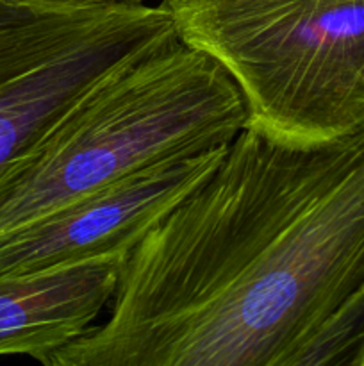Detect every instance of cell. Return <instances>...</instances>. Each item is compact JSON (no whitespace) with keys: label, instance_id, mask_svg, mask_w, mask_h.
Masks as SVG:
<instances>
[{"label":"cell","instance_id":"1","mask_svg":"<svg viewBox=\"0 0 364 366\" xmlns=\"http://www.w3.org/2000/svg\"><path fill=\"white\" fill-rule=\"evenodd\" d=\"M45 366H364V129L246 124L127 254L111 315Z\"/></svg>","mask_w":364,"mask_h":366},{"label":"cell","instance_id":"2","mask_svg":"<svg viewBox=\"0 0 364 366\" xmlns=\"http://www.w3.org/2000/svg\"><path fill=\"white\" fill-rule=\"evenodd\" d=\"M248 122L231 75L171 31L89 86L0 181V238L139 170L228 145Z\"/></svg>","mask_w":364,"mask_h":366},{"label":"cell","instance_id":"3","mask_svg":"<svg viewBox=\"0 0 364 366\" xmlns=\"http://www.w3.org/2000/svg\"><path fill=\"white\" fill-rule=\"evenodd\" d=\"M238 84L248 122L302 143L364 129V0H161Z\"/></svg>","mask_w":364,"mask_h":366},{"label":"cell","instance_id":"4","mask_svg":"<svg viewBox=\"0 0 364 366\" xmlns=\"http://www.w3.org/2000/svg\"><path fill=\"white\" fill-rule=\"evenodd\" d=\"M171 31L161 4L50 11L0 0V181L89 86Z\"/></svg>","mask_w":364,"mask_h":366},{"label":"cell","instance_id":"5","mask_svg":"<svg viewBox=\"0 0 364 366\" xmlns=\"http://www.w3.org/2000/svg\"><path fill=\"white\" fill-rule=\"evenodd\" d=\"M227 145L164 161L88 193L0 238V274L128 254L223 159Z\"/></svg>","mask_w":364,"mask_h":366},{"label":"cell","instance_id":"6","mask_svg":"<svg viewBox=\"0 0 364 366\" xmlns=\"http://www.w3.org/2000/svg\"><path fill=\"white\" fill-rule=\"evenodd\" d=\"M125 252L63 267L0 274V356H31L45 363L95 325L109 306Z\"/></svg>","mask_w":364,"mask_h":366},{"label":"cell","instance_id":"7","mask_svg":"<svg viewBox=\"0 0 364 366\" xmlns=\"http://www.w3.org/2000/svg\"><path fill=\"white\" fill-rule=\"evenodd\" d=\"M9 2L21 4V6H31L36 9H86V7H106L118 6V4L143 2V0H9Z\"/></svg>","mask_w":364,"mask_h":366}]
</instances>
